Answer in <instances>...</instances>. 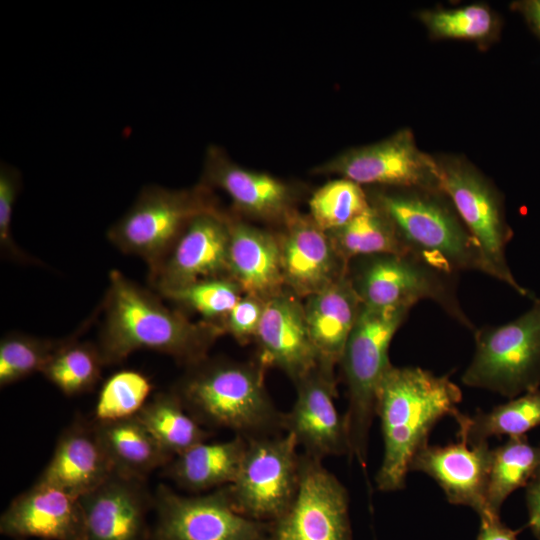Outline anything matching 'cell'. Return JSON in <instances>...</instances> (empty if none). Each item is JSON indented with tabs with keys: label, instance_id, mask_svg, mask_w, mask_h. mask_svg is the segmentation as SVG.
<instances>
[{
	"label": "cell",
	"instance_id": "2",
	"mask_svg": "<svg viewBox=\"0 0 540 540\" xmlns=\"http://www.w3.org/2000/svg\"><path fill=\"white\" fill-rule=\"evenodd\" d=\"M462 392L449 376L420 367L391 366L377 392L383 458L375 476L378 490L394 492L406 485L410 463L439 420L458 417Z\"/></svg>",
	"mask_w": 540,
	"mask_h": 540
},
{
	"label": "cell",
	"instance_id": "42",
	"mask_svg": "<svg viewBox=\"0 0 540 540\" xmlns=\"http://www.w3.org/2000/svg\"><path fill=\"white\" fill-rule=\"evenodd\" d=\"M533 479H540V461H539V464H538V467L535 471V474L533 476Z\"/></svg>",
	"mask_w": 540,
	"mask_h": 540
},
{
	"label": "cell",
	"instance_id": "21",
	"mask_svg": "<svg viewBox=\"0 0 540 540\" xmlns=\"http://www.w3.org/2000/svg\"><path fill=\"white\" fill-rule=\"evenodd\" d=\"M202 184L222 189L236 209L255 218L283 223L294 211L292 187L271 175L238 166L216 146L207 149Z\"/></svg>",
	"mask_w": 540,
	"mask_h": 540
},
{
	"label": "cell",
	"instance_id": "34",
	"mask_svg": "<svg viewBox=\"0 0 540 540\" xmlns=\"http://www.w3.org/2000/svg\"><path fill=\"white\" fill-rule=\"evenodd\" d=\"M419 19L437 38L485 42L498 30V20L490 8L475 3L455 9L420 12Z\"/></svg>",
	"mask_w": 540,
	"mask_h": 540
},
{
	"label": "cell",
	"instance_id": "19",
	"mask_svg": "<svg viewBox=\"0 0 540 540\" xmlns=\"http://www.w3.org/2000/svg\"><path fill=\"white\" fill-rule=\"evenodd\" d=\"M492 449L488 442L469 445L459 438L444 446L427 443L414 455L410 471L427 474L454 505L472 508L480 517L490 518L486 509V491Z\"/></svg>",
	"mask_w": 540,
	"mask_h": 540
},
{
	"label": "cell",
	"instance_id": "24",
	"mask_svg": "<svg viewBox=\"0 0 540 540\" xmlns=\"http://www.w3.org/2000/svg\"><path fill=\"white\" fill-rule=\"evenodd\" d=\"M303 307L319 365L334 371L362 307L348 272L307 297Z\"/></svg>",
	"mask_w": 540,
	"mask_h": 540
},
{
	"label": "cell",
	"instance_id": "31",
	"mask_svg": "<svg viewBox=\"0 0 540 540\" xmlns=\"http://www.w3.org/2000/svg\"><path fill=\"white\" fill-rule=\"evenodd\" d=\"M327 234L347 264L357 258L373 255H406L392 222L372 204L352 221Z\"/></svg>",
	"mask_w": 540,
	"mask_h": 540
},
{
	"label": "cell",
	"instance_id": "14",
	"mask_svg": "<svg viewBox=\"0 0 540 540\" xmlns=\"http://www.w3.org/2000/svg\"><path fill=\"white\" fill-rule=\"evenodd\" d=\"M229 239L228 215L220 210L197 215L149 268L151 288L161 294L201 280L230 278Z\"/></svg>",
	"mask_w": 540,
	"mask_h": 540
},
{
	"label": "cell",
	"instance_id": "43",
	"mask_svg": "<svg viewBox=\"0 0 540 540\" xmlns=\"http://www.w3.org/2000/svg\"><path fill=\"white\" fill-rule=\"evenodd\" d=\"M16 540H27V539H16Z\"/></svg>",
	"mask_w": 540,
	"mask_h": 540
},
{
	"label": "cell",
	"instance_id": "35",
	"mask_svg": "<svg viewBox=\"0 0 540 540\" xmlns=\"http://www.w3.org/2000/svg\"><path fill=\"white\" fill-rule=\"evenodd\" d=\"M158 295L199 313L206 322L223 327L225 318L242 297L243 292L230 278H213Z\"/></svg>",
	"mask_w": 540,
	"mask_h": 540
},
{
	"label": "cell",
	"instance_id": "20",
	"mask_svg": "<svg viewBox=\"0 0 540 540\" xmlns=\"http://www.w3.org/2000/svg\"><path fill=\"white\" fill-rule=\"evenodd\" d=\"M0 532L14 539L83 540L84 516L79 496L36 481L2 513Z\"/></svg>",
	"mask_w": 540,
	"mask_h": 540
},
{
	"label": "cell",
	"instance_id": "6",
	"mask_svg": "<svg viewBox=\"0 0 540 540\" xmlns=\"http://www.w3.org/2000/svg\"><path fill=\"white\" fill-rule=\"evenodd\" d=\"M436 163L439 188L479 245L486 274L505 283L520 296L534 298L518 283L507 263L506 248L513 231L506 219L503 198L495 185L463 157H437Z\"/></svg>",
	"mask_w": 540,
	"mask_h": 540
},
{
	"label": "cell",
	"instance_id": "18",
	"mask_svg": "<svg viewBox=\"0 0 540 540\" xmlns=\"http://www.w3.org/2000/svg\"><path fill=\"white\" fill-rule=\"evenodd\" d=\"M255 341L257 359L282 370L294 384L319 366L303 303L290 291L265 301Z\"/></svg>",
	"mask_w": 540,
	"mask_h": 540
},
{
	"label": "cell",
	"instance_id": "4",
	"mask_svg": "<svg viewBox=\"0 0 540 540\" xmlns=\"http://www.w3.org/2000/svg\"><path fill=\"white\" fill-rule=\"evenodd\" d=\"M381 188L369 200L392 222L406 255L451 275L486 274L479 245L441 190Z\"/></svg>",
	"mask_w": 540,
	"mask_h": 540
},
{
	"label": "cell",
	"instance_id": "39",
	"mask_svg": "<svg viewBox=\"0 0 540 540\" xmlns=\"http://www.w3.org/2000/svg\"><path fill=\"white\" fill-rule=\"evenodd\" d=\"M518 531L507 527L500 517L480 519V529L476 540H517Z\"/></svg>",
	"mask_w": 540,
	"mask_h": 540
},
{
	"label": "cell",
	"instance_id": "36",
	"mask_svg": "<svg viewBox=\"0 0 540 540\" xmlns=\"http://www.w3.org/2000/svg\"><path fill=\"white\" fill-rule=\"evenodd\" d=\"M152 385L142 373L121 370L102 385L94 410V420L112 421L133 417L146 404Z\"/></svg>",
	"mask_w": 540,
	"mask_h": 540
},
{
	"label": "cell",
	"instance_id": "27",
	"mask_svg": "<svg viewBox=\"0 0 540 540\" xmlns=\"http://www.w3.org/2000/svg\"><path fill=\"white\" fill-rule=\"evenodd\" d=\"M458 437L477 445L493 436H522L540 425V389L524 393L493 407L476 410L472 415L460 413L455 419Z\"/></svg>",
	"mask_w": 540,
	"mask_h": 540
},
{
	"label": "cell",
	"instance_id": "12",
	"mask_svg": "<svg viewBox=\"0 0 540 540\" xmlns=\"http://www.w3.org/2000/svg\"><path fill=\"white\" fill-rule=\"evenodd\" d=\"M264 540H352L348 491L323 460L301 453L297 494Z\"/></svg>",
	"mask_w": 540,
	"mask_h": 540
},
{
	"label": "cell",
	"instance_id": "23",
	"mask_svg": "<svg viewBox=\"0 0 540 540\" xmlns=\"http://www.w3.org/2000/svg\"><path fill=\"white\" fill-rule=\"evenodd\" d=\"M230 278L264 301L285 290L277 235L228 216Z\"/></svg>",
	"mask_w": 540,
	"mask_h": 540
},
{
	"label": "cell",
	"instance_id": "25",
	"mask_svg": "<svg viewBox=\"0 0 540 540\" xmlns=\"http://www.w3.org/2000/svg\"><path fill=\"white\" fill-rule=\"evenodd\" d=\"M246 447L247 439L239 435L226 441H204L175 456L161 471L184 490H215L233 482Z\"/></svg>",
	"mask_w": 540,
	"mask_h": 540
},
{
	"label": "cell",
	"instance_id": "3",
	"mask_svg": "<svg viewBox=\"0 0 540 540\" xmlns=\"http://www.w3.org/2000/svg\"><path fill=\"white\" fill-rule=\"evenodd\" d=\"M265 368L255 361L206 357L187 367L172 391L202 425L225 428L246 439L284 433L283 415L264 381Z\"/></svg>",
	"mask_w": 540,
	"mask_h": 540
},
{
	"label": "cell",
	"instance_id": "10",
	"mask_svg": "<svg viewBox=\"0 0 540 540\" xmlns=\"http://www.w3.org/2000/svg\"><path fill=\"white\" fill-rule=\"evenodd\" d=\"M298 447L294 436L286 432L247 439L238 473L226 486L237 512L268 523L289 508L300 483Z\"/></svg>",
	"mask_w": 540,
	"mask_h": 540
},
{
	"label": "cell",
	"instance_id": "38",
	"mask_svg": "<svg viewBox=\"0 0 540 540\" xmlns=\"http://www.w3.org/2000/svg\"><path fill=\"white\" fill-rule=\"evenodd\" d=\"M264 304L260 298L243 294L223 322L225 333L242 345L255 340Z\"/></svg>",
	"mask_w": 540,
	"mask_h": 540
},
{
	"label": "cell",
	"instance_id": "16",
	"mask_svg": "<svg viewBox=\"0 0 540 540\" xmlns=\"http://www.w3.org/2000/svg\"><path fill=\"white\" fill-rule=\"evenodd\" d=\"M84 516L83 540H150L148 514L154 498L147 480L113 473L79 497Z\"/></svg>",
	"mask_w": 540,
	"mask_h": 540
},
{
	"label": "cell",
	"instance_id": "22",
	"mask_svg": "<svg viewBox=\"0 0 540 540\" xmlns=\"http://www.w3.org/2000/svg\"><path fill=\"white\" fill-rule=\"evenodd\" d=\"M113 474L94 422L78 416L60 434L55 449L37 481L81 496Z\"/></svg>",
	"mask_w": 540,
	"mask_h": 540
},
{
	"label": "cell",
	"instance_id": "8",
	"mask_svg": "<svg viewBox=\"0 0 540 540\" xmlns=\"http://www.w3.org/2000/svg\"><path fill=\"white\" fill-rule=\"evenodd\" d=\"M348 274L363 305L376 309H411L431 300L461 326L476 327L460 305L455 276L412 256L381 254L352 260Z\"/></svg>",
	"mask_w": 540,
	"mask_h": 540
},
{
	"label": "cell",
	"instance_id": "30",
	"mask_svg": "<svg viewBox=\"0 0 540 540\" xmlns=\"http://www.w3.org/2000/svg\"><path fill=\"white\" fill-rule=\"evenodd\" d=\"M89 325L87 320L75 333L67 336L41 371L50 383L67 396L93 389L105 366L96 343L79 341Z\"/></svg>",
	"mask_w": 540,
	"mask_h": 540
},
{
	"label": "cell",
	"instance_id": "1",
	"mask_svg": "<svg viewBox=\"0 0 540 540\" xmlns=\"http://www.w3.org/2000/svg\"><path fill=\"white\" fill-rule=\"evenodd\" d=\"M161 299L118 270L110 272L96 343L105 366L121 363L137 350L169 355L187 367L208 357L209 349L225 333L223 327L204 320L193 322Z\"/></svg>",
	"mask_w": 540,
	"mask_h": 540
},
{
	"label": "cell",
	"instance_id": "28",
	"mask_svg": "<svg viewBox=\"0 0 540 540\" xmlns=\"http://www.w3.org/2000/svg\"><path fill=\"white\" fill-rule=\"evenodd\" d=\"M136 416L172 459L211 435L172 390L157 393Z\"/></svg>",
	"mask_w": 540,
	"mask_h": 540
},
{
	"label": "cell",
	"instance_id": "41",
	"mask_svg": "<svg viewBox=\"0 0 540 540\" xmlns=\"http://www.w3.org/2000/svg\"><path fill=\"white\" fill-rule=\"evenodd\" d=\"M527 22L540 36V0H528L517 4Z\"/></svg>",
	"mask_w": 540,
	"mask_h": 540
},
{
	"label": "cell",
	"instance_id": "29",
	"mask_svg": "<svg viewBox=\"0 0 540 540\" xmlns=\"http://www.w3.org/2000/svg\"><path fill=\"white\" fill-rule=\"evenodd\" d=\"M540 461V447L533 446L526 435L508 437L492 449L486 491L489 517H500L507 497L533 479Z\"/></svg>",
	"mask_w": 540,
	"mask_h": 540
},
{
	"label": "cell",
	"instance_id": "7",
	"mask_svg": "<svg viewBox=\"0 0 540 540\" xmlns=\"http://www.w3.org/2000/svg\"><path fill=\"white\" fill-rule=\"evenodd\" d=\"M475 352L461 380L509 399L540 389V298L516 319L473 332Z\"/></svg>",
	"mask_w": 540,
	"mask_h": 540
},
{
	"label": "cell",
	"instance_id": "5",
	"mask_svg": "<svg viewBox=\"0 0 540 540\" xmlns=\"http://www.w3.org/2000/svg\"><path fill=\"white\" fill-rule=\"evenodd\" d=\"M410 309H376L362 304L347 339L339 366L347 387L348 405L344 414L350 455L367 467L369 433L376 408L377 392L392 366L391 341Z\"/></svg>",
	"mask_w": 540,
	"mask_h": 540
},
{
	"label": "cell",
	"instance_id": "33",
	"mask_svg": "<svg viewBox=\"0 0 540 540\" xmlns=\"http://www.w3.org/2000/svg\"><path fill=\"white\" fill-rule=\"evenodd\" d=\"M65 338L49 339L10 332L0 341V386L14 384L40 372L65 342Z\"/></svg>",
	"mask_w": 540,
	"mask_h": 540
},
{
	"label": "cell",
	"instance_id": "9",
	"mask_svg": "<svg viewBox=\"0 0 540 540\" xmlns=\"http://www.w3.org/2000/svg\"><path fill=\"white\" fill-rule=\"evenodd\" d=\"M217 210L209 187L204 184L185 190L147 185L109 228L107 238L123 253L142 258L150 268L194 217Z\"/></svg>",
	"mask_w": 540,
	"mask_h": 540
},
{
	"label": "cell",
	"instance_id": "17",
	"mask_svg": "<svg viewBox=\"0 0 540 540\" xmlns=\"http://www.w3.org/2000/svg\"><path fill=\"white\" fill-rule=\"evenodd\" d=\"M277 239L285 287L300 299L323 290L348 272L349 264L310 216L291 212Z\"/></svg>",
	"mask_w": 540,
	"mask_h": 540
},
{
	"label": "cell",
	"instance_id": "11",
	"mask_svg": "<svg viewBox=\"0 0 540 540\" xmlns=\"http://www.w3.org/2000/svg\"><path fill=\"white\" fill-rule=\"evenodd\" d=\"M155 522L150 540H264L268 523L234 508L227 487L184 496L159 484L153 494Z\"/></svg>",
	"mask_w": 540,
	"mask_h": 540
},
{
	"label": "cell",
	"instance_id": "26",
	"mask_svg": "<svg viewBox=\"0 0 540 540\" xmlns=\"http://www.w3.org/2000/svg\"><path fill=\"white\" fill-rule=\"evenodd\" d=\"M93 422L113 473L147 480L154 470L162 469L172 459L136 415Z\"/></svg>",
	"mask_w": 540,
	"mask_h": 540
},
{
	"label": "cell",
	"instance_id": "15",
	"mask_svg": "<svg viewBox=\"0 0 540 540\" xmlns=\"http://www.w3.org/2000/svg\"><path fill=\"white\" fill-rule=\"evenodd\" d=\"M295 386V402L283 415L284 432L293 435L303 453L314 458L349 456L344 415L339 414L335 405L334 371L319 365Z\"/></svg>",
	"mask_w": 540,
	"mask_h": 540
},
{
	"label": "cell",
	"instance_id": "13",
	"mask_svg": "<svg viewBox=\"0 0 540 540\" xmlns=\"http://www.w3.org/2000/svg\"><path fill=\"white\" fill-rule=\"evenodd\" d=\"M313 172L337 174L361 186L440 190L436 158L419 149L408 128L382 141L348 149Z\"/></svg>",
	"mask_w": 540,
	"mask_h": 540
},
{
	"label": "cell",
	"instance_id": "40",
	"mask_svg": "<svg viewBox=\"0 0 540 540\" xmlns=\"http://www.w3.org/2000/svg\"><path fill=\"white\" fill-rule=\"evenodd\" d=\"M526 503L529 527L534 536L540 540V479H532L526 485Z\"/></svg>",
	"mask_w": 540,
	"mask_h": 540
},
{
	"label": "cell",
	"instance_id": "32",
	"mask_svg": "<svg viewBox=\"0 0 540 540\" xmlns=\"http://www.w3.org/2000/svg\"><path fill=\"white\" fill-rule=\"evenodd\" d=\"M371 206L369 196L361 185L340 178L332 180L312 195L310 217L325 232L338 229L362 214Z\"/></svg>",
	"mask_w": 540,
	"mask_h": 540
},
{
	"label": "cell",
	"instance_id": "37",
	"mask_svg": "<svg viewBox=\"0 0 540 540\" xmlns=\"http://www.w3.org/2000/svg\"><path fill=\"white\" fill-rule=\"evenodd\" d=\"M20 171L7 163L0 165V248L1 253L20 263H31L33 260L23 252L12 237V217L16 199L21 190Z\"/></svg>",
	"mask_w": 540,
	"mask_h": 540
}]
</instances>
